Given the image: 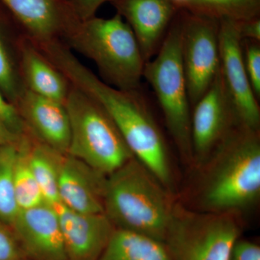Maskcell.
Returning a JSON list of instances; mask_svg holds the SVG:
<instances>
[{
    "label": "cell",
    "instance_id": "277c9868",
    "mask_svg": "<svg viewBox=\"0 0 260 260\" xmlns=\"http://www.w3.org/2000/svg\"><path fill=\"white\" fill-rule=\"evenodd\" d=\"M62 42L93 61L104 83L120 90L141 88L145 61L133 30L117 13L79 20Z\"/></svg>",
    "mask_w": 260,
    "mask_h": 260
},
{
    "label": "cell",
    "instance_id": "7a4b0ae2",
    "mask_svg": "<svg viewBox=\"0 0 260 260\" xmlns=\"http://www.w3.org/2000/svg\"><path fill=\"white\" fill-rule=\"evenodd\" d=\"M195 210L240 214L260 199V131L236 125L197 169Z\"/></svg>",
    "mask_w": 260,
    "mask_h": 260
},
{
    "label": "cell",
    "instance_id": "4316f807",
    "mask_svg": "<svg viewBox=\"0 0 260 260\" xmlns=\"http://www.w3.org/2000/svg\"><path fill=\"white\" fill-rule=\"evenodd\" d=\"M229 260H260V246L239 238L233 246Z\"/></svg>",
    "mask_w": 260,
    "mask_h": 260
},
{
    "label": "cell",
    "instance_id": "cb8c5ba5",
    "mask_svg": "<svg viewBox=\"0 0 260 260\" xmlns=\"http://www.w3.org/2000/svg\"><path fill=\"white\" fill-rule=\"evenodd\" d=\"M243 61L256 99H260V42L242 40Z\"/></svg>",
    "mask_w": 260,
    "mask_h": 260
},
{
    "label": "cell",
    "instance_id": "603a6c76",
    "mask_svg": "<svg viewBox=\"0 0 260 260\" xmlns=\"http://www.w3.org/2000/svg\"><path fill=\"white\" fill-rule=\"evenodd\" d=\"M25 87L0 32V90L13 105Z\"/></svg>",
    "mask_w": 260,
    "mask_h": 260
},
{
    "label": "cell",
    "instance_id": "30bf717a",
    "mask_svg": "<svg viewBox=\"0 0 260 260\" xmlns=\"http://www.w3.org/2000/svg\"><path fill=\"white\" fill-rule=\"evenodd\" d=\"M237 124L219 68L210 88L191 109L192 168L201 167Z\"/></svg>",
    "mask_w": 260,
    "mask_h": 260
},
{
    "label": "cell",
    "instance_id": "ac0fdd59",
    "mask_svg": "<svg viewBox=\"0 0 260 260\" xmlns=\"http://www.w3.org/2000/svg\"><path fill=\"white\" fill-rule=\"evenodd\" d=\"M98 260H173L164 242L115 229Z\"/></svg>",
    "mask_w": 260,
    "mask_h": 260
},
{
    "label": "cell",
    "instance_id": "d4e9b609",
    "mask_svg": "<svg viewBox=\"0 0 260 260\" xmlns=\"http://www.w3.org/2000/svg\"><path fill=\"white\" fill-rule=\"evenodd\" d=\"M25 258L11 228L0 221V260H22Z\"/></svg>",
    "mask_w": 260,
    "mask_h": 260
},
{
    "label": "cell",
    "instance_id": "8fae6325",
    "mask_svg": "<svg viewBox=\"0 0 260 260\" xmlns=\"http://www.w3.org/2000/svg\"><path fill=\"white\" fill-rule=\"evenodd\" d=\"M10 228L27 259L68 260L59 218L53 205L44 203L19 210Z\"/></svg>",
    "mask_w": 260,
    "mask_h": 260
},
{
    "label": "cell",
    "instance_id": "d6986e66",
    "mask_svg": "<svg viewBox=\"0 0 260 260\" xmlns=\"http://www.w3.org/2000/svg\"><path fill=\"white\" fill-rule=\"evenodd\" d=\"M62 154L43 144L30 134L29 158L32 172L46 203L53 206L59 203L58 172Z\"/></svg>",
    "mask_w": 260,
    "mask_h": 260
},
{
    "label": "cell",
    "instance_id": "4dcf8cb0",
    "mask_svg": "<svg viewBox=\"0 0 260 260\" xmlns=\"http://www.w3.org/2000/svg\"><path fill=\"white\" fill-rule=\"evenodd\" d=\"M22 260H30V259H27V258H25V259H23Z\"/></svg>",
    "mask_w": 260,
    "mask_h": 260
},
{
    "label": "cell",
    "instance_id": "3957f363",
    "mask_svg": "<svg viewBox=\"0 0 260 260\" xmlns=\"http://www.w3.org/2000/svg\"><path fill=\"white\" fill-rule=\"evenodd\" d=\"M136 158L107 176L104 213L115 229L164 242L177 201Z\"/></svg>",
    "mask_w": 260,
    "mask_h": 260
},
{
    "label": "cell",
    "instance_id": "f546056e",
    "mask_svg": "<svg viewBox=\"0 0 260 260\" xmlns=\"http://www.w3.org/2000/svg\"><path fill=\"white\" fill-rule=\"evenodd\" d=\"M23 135H18L0 117V147L17 143Z\"/></svg>",
    "mask_w": 260,
    "mask_h": 260
},
{
    "label": "cell",
    "instance_id": "5bb4252c",
    "mask_svg": "<svg viewBox=\"0 0 260 260\" xmlns=\"http://www.w3.org/2000/svg\"><path fill=\"white\" fill-rule=\"evenodd\" d=\"M59 218L68 260H98L115 227L104 213H83L54 205Z\"/></svg>",
    "mask_w": 260,
    "mask_h": 260
},
{
    "label": "cell",
    "instance_id": "83f0119b",
    "mask_svg": "<svg viewBox=\"0 0 260 260\" xmlns=\"http://www.w3.org/2000/svg\"><path fill=\"white\" fill-rule=\"evenodd\" d=\"M109 0H70L75 15L80 20L95 16L101 6Z\"/></svg>",
    "mask_w": 260,
    "mask_h": 260
},
{
    "label": "cell",
    "instance_id": "5b68a950",
    "mask_svg": "<svg viewBox=\"0 0 260 260\" xmlns=\"http://www.w3.org/2000/svg\"><path fill=\"white\" fill-rule=\"evenodd\" d=\"M143 78L153 88L181 160L192 168L191 108L181 60L179 10L158 53L145 62Z\"/></svg>",
    "mask_w": 260,
    "mask_h": 260
},
{
    "label": "cell",
    "instance_id": "9c48e42d",
    "mask_svg": "<svg viewBox=\"0 0 260 260\" xmlns=\"http://www.w3.org/2000/svg\"><path fill=\"white\" fill-rule=\"evenodd\" d=\"M242 39L237 21L220 20L219 24L220 71L224 87L239 125L260 131L259 100L244 68Z\"/></svg>",
    "mask_w": 260,
    "mask_h": 260
},
{
    "label": "cell",
    "instance_id": "f1b7e54d",
    "mask_svg": "<svg viewBox=\"0 0 260 260\" xmlns=\"http://www.w3.org/2000/svg\"><path fill=\"white\" fill-rule=\"evenodd\" d=\"M237 25L242 40L260 42V16L237 22Z\"/></svg>",
    "mask_w": 260,
    "mask_h": 260
},
{
    "label": "cell",
    "instance_id": "ba28073f",
    "mask_svg": "<svg viewBox=\"0 0 260 260\" xmlns=\"http://www.w3.org/2000/svg\"><path fill=\"white\" fill-rule=\"evenodd\" d=\"M181 54L191 108L211 86L220 68V20L179 10Z\"/></svg>",
    "mask_w": 260,
    "mask_h": 260
},
{
    "label": "cell",
    "instance_id": "8992f818",
    "mask_svg": "<svg viewBox=\"0 0 260 260\" xmlns=\"http://www.w3.org/2000/svg\"><path fill=\"white\" fill-rule=\"evenodd\" d=\"M64 104L70 124L67 154L106 176L135 158L112 118L90 95L72 85Z\"/></svg>",
    "mask_w": 260,
    "mask_h": 260
},
{
    "label": "cell",
    "instance_id": "2e32d148",
    "mask_svg": "<svg viewBox=\"0 0 260 260\" xmlns=\"http://www.w3.org/2000/svg\"><path fill=\"white\" fill-rule=\"evenodd\" d=\"M107 178L79 159L62 154L58 172L59 203L79 213H104Z\"/></svg>",
    "mask_w": 260,
    "mask_h": 260
},
{
    "label": "cell",
    "instance_id": "7402d4cb",
    "mask_svg": "<svg viewBox=\"0 0 260 260\" xmlns=\"http://www.w3.org/2000/svg\"><path fill=\"white\" fill-rule=\"evenodd\" d=\"M18 143L0 147V221L10 227L19 212L14 186Z\"/></svg>",
    "mask_w": 260,
    "mask_h": 260
},
{
    "label": "cell",
    "instance_id": "44dd1931",
    "mask_svg": "<svg viewBox=\"0 0 260 260\" xmlns=\"http://www.w3.org/2000/svg\"><path fill=\"white\" fill-rule=\"evenodd\" d=\"M180 10L239 22L260 16V0H185Z\"/></svg>",
    "mask_w": 260,
    "mask_h": 260
},
{
    "label": "cell",
    "instance_id": "6da1fadb",
    "mask_svg": "<svg viewBox=\"0 0 260 260\" xmlns=\"http://www.w3.org/2000/svg\"><path fill=\"white\" fill-rule=\"evenodd\" d=\"M41 51L72 85L104 108L135 158L174 193V175L167 140L140 90H120L104 83L61 41L44 44Z\"/></svg>",
    "mask_w": 260,
    "mask_h": 260
},
{
    "label": "cell",
    "instance_id": "e0dca14e",
    "mask_svg": "<svg viewBox=\"0 0 260 260\" xmlns=\"http://www.w3.org/2000/svg\"><path fill=\"white\" fill-rule=\"evenodd\" d=\"M18 54L19 70L25 88L64 104L71 83L25 35L19 40Z\"/></svg>",
    "mask_w": 260,
    "mask_h": 260
},
{
    "label": "cell",
    "instance_id": "ffe728a7",
    "mask_svg": "<svg viewBox=\"0 0 260 260\" xmlns=\"http://www.w3.org/2000/svg\"><path fill=\"white\" fill-rule=\"evenodd\" d=\"M30 134L25 132L19 140L14 168L15 194L19 210L47 203L30 167Z\"/></svg>",
    "mask_w": 260,
    "mask_h": 260
},
{
    "label": "cell",
    "instance_id": "52a82bcc",
    "mask_svg": "<svg viewBox=\"0 0 260 260\" xmlns=\"http://www.w3.org/2000/svg\"><path fill=\"white\" fill-rule=\"evenodd\" d=\"M239 216L198 211L177 202L164 244L173 260H229L242 234Z\"/></svg>",
    "mask_w": 260,
    "mask_h": 260
},
{
    "label": "cell",
    "instance_id": "4fadbf2b",
    "mask_svg": "<svg viewBox=\"0 0 260 260\" xmlns=\"http://www.w3.org/2000/svg\"><path fill=\"white\" fill-rule=\"evenodd\" d=\"M133 30L145 62L153 59L178 9L171 0H109Z\"/></svg>",
    "mask_w": 260,
    "mask_h": 260
},
{
    "label": "cell",
    "instance_id": "484cf974",
    "mask_svg": "<svg viewBox=\"0 0 260 260\" xmlns=\"http://www.w3.org/2000/svg\"><path fill=\"white\" fill-rule=\"evenodd\" d=\"M0 117L10 129L18 135H23L26 131L21 118L14 105L5 97L0 90Z\"/></svg>",
    "mask_w": 260,
    "mask_h": 260
},
{
    "label": "cell",
    "instance_id": "7c38bea8",
    "mask_svg": "<svg viewBox=\"0 0 260 260\" xmlns=\"http://www.w3.org/2000/svg\"><path fill=\"white\" fill-rule=\"evenodd\" d=\"M36 44L63 41L79 21L70 0H1Z\"/></svg>",
    "mask_w": 260,
    "mask_h": 260
},
{
    "label": "cell",
    "instance_id": "9a60e30c",
    "mask_svg": "<svg viewBox=\"0 0 260 260\" xmlns=\"http://www.w3.org/2000/svg\"><path fill=\"white\" fill-rule=\"evenodd\" d=\"M15 107L25 129L36 139L59 153H68L70 124L65 104L25 88Z\"/></svg>",
    "mask_w": 260,
    "mask_h": 260
}]
</instances>
